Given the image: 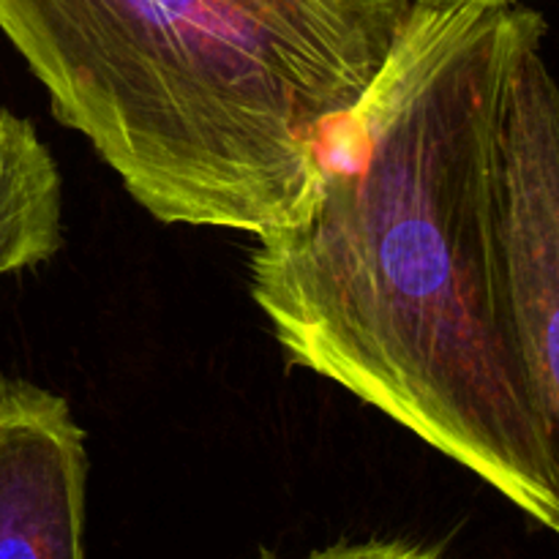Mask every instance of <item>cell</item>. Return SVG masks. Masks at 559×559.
I'll use <instances>...</instances> for the list:
<instances>
[{
    "label": "cell",
    "mask_w": 559,
    "mask_h": 559,
    "mask_svg": "<svg viewBox=\"0 0 559 559\" xmlns=\"http://www.w3.org/2000/svg\"><path fill=\"white\" fill-rule=\"evenodd\" d=\"M524 3H415L322 153L309 213L254 235L284 358L478 475L559 538V459L513 336L500 118Z\"/></svg>",
    "instance_id": "1"
},
{
    "label": "cell",
    "mask_w": 559,
    "mask_h": 559,
    "mask_svg": "<svg viewBox=\"0 0 559 559\" xmlns=\"http://www.w3.org/2000/svg\"><path fill=\"white\" fill-rule=\"evenodd\" d=\"M415 0H0V33L162 224L260 235L309 213L328 136Z\"/></svg>",
    "instance_id": "2"
},
{
    "label": "cell",
    "mask_w": 559,
    "mask_h": 559,
    "mask_svg": "<svg viewBox=\"0 0 559 559\" xmlns=\"http://www.w3.org/2000/svg\"><path fill=\"white\" fill-rule=\"evenodd\" d=\"M546 20L513 55L500 118V240L513 336L559 459V82Z\"/></svg>",
    "instance_id": "3"
},
{
    "label": "cell",
    "mask_w": 559,
    "mask_h": 559,
    "mask_svg": "<svg viewBox=\"0 0 559 559\" xmlns=\"http://www.w3.org/2000/svg\"><path fill=\"white\" fill-rule=\"evenodd\" d=\"M85 431L69 402L0 380V559H85Z\"/></svg>",
    "instance_id": "4"
},
{
    "label": "cell",
    "mask_w": 559,
    "mask_h": 559,
    "mask_svg": "<svg viewBox=\"0 0 559 559\" xmlns=\"http://www.w3.org/2000/svg\"><path fill=\"white\" fill-rule=\"evenodd\" d=\"M63 246V180L31 120L0 107V278Z\"/></svg>",
    "instance_id": "5"
},
{
    "label": "cell",
    "mask_w": 559,
    "mask_h": 559,
    "mask_svg": "<svg viewBox=\"0 0 559 559\" xmlns=\"http://www.w3.org/2000/svg\"><path fill=\"white\" fill-rule=\"evenodd\" d=\"M257 559H282L276 555H262ZM298 559H445L440 549L426 544H415V540L404 538H369V540H353V544H333L325 549H317L311 555Z\"/></svg>",
    "instance_id": "6"
},
{
    "label": "cell",
    "mask_w": 559,
    "mask_h": 559,
    "mask_svg": "<svg viewBox=\"0 0 559 559\" xmlns=\"http://www.w3.org/2000/svg\"><path fill=\"white\" fill-rule=\"evenodd\" d=\"M415 3H453V0H415ZM473 3H497V5H513V3H527V0H473Z\"/></svg>",
    "instance_id": "7"
}]
</instances>
